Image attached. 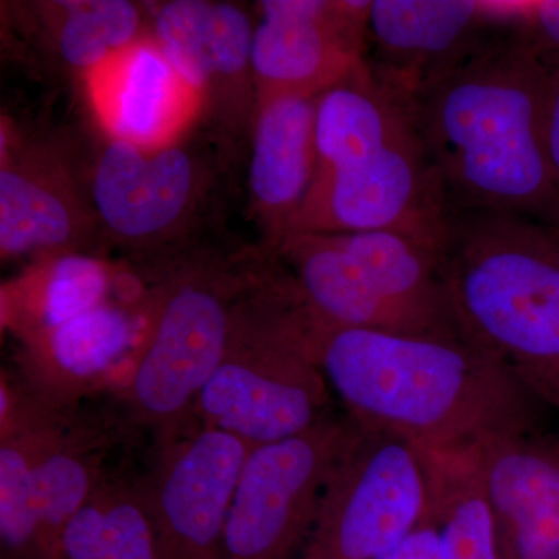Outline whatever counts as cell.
<instances>
[{
    "mask_svg": "<svg viewBox=\"0 0 559 559\" xmlns=\"http://www.w3.org/2000/svg\"><path fill=\"white\" fill-rule=\"evenodd\" d=\"M559 51L511 13L421 98L415 117L452 210L555 226L547 123Z\"/></svg>",
    "mask_w": 559,
    "mask_h": 559,
    "instance_id": "obj_1",
    "label": "cell"
},
{
    "mask_svg": "<svg viewBox=\"0 0 559 559\" xmlns=\"http://www.w3.org/2000/svg\"><path fill=\"white\" fill-rule=\"evenodd\" d=\"M314 355L356 425L429 450L543 430L550 409L513 371L462 337L320 323Z\"/></svg>",
    "mask_w": 559,
    "mask_h": 559,
    "instance_id": "obj_2",
    "label": "cell"
},
{
    "mask_svg": "<svg viewBox=\"0 0 559 559\" xmlns=\"http://www.w3.org/2000/svg\"><path fill=\"white\" fill-rule=\"evenodd\" d=\"M316 143L314 180L289 234L396 230L441 249L452 207L415 110L366 61L319 95Z\"/></svg>",
    "mask_w": 559,
    "mask_h": 559,
    "instance_id": "obj_3",
    "label": "cell"
},
{
    "mask_svg": "<svg viewBox=\"0 0 559 559\" xmlns=\"http://www.w3.org/2000/svg\"><path fill=\"white\" fill-rule=\"evenodd\" d=\"M441 272L460 337L559 412V229L452 210Z\"/></svg>",
    "mask_w": 559,
    "mask_h": 559,
    "instance_id": "obj_4",
    "label": "cell"
},
{
    "mask_svg": "<svg viewBox=\"0 0 559 559\" xmlns=\"http://www.w3.org/2000/svg\"><path fill=\"white\" fill-rule=\"evenodd\" d=\"M319 323L289 271L257 274L194 407L201 426L257 448L299 436L326 417L331 389L314 355Z\"/></svg>",
    "mask_w": 559,
    "mask_h": 559,
    "instance_id": "obj_5",
    "label": "cell"
},
{
    "mask_svg": "<svg viewBox=\"0 0 559 559\" xmlns=\"http://www.w3.org/2000/svg\"><path fill=\"white\" fill-rule=\"evenodd\" d=\"M255 277L197 264L162 290L124 384L132 417L156 430L160 444L182 436L194 415L226 353L238 301Z\"/></svg>",
    "mask_w": 559,
    "mask_h": 559,
    "instance_id": "obj_6",
    "label": "cell"
},
{
    "mask_svg": "<svg viewBox=\"0 0 559 559\" xmlns=\"http://www.w3.org/2000/svg\"><path fill=\"white\" fill-rule=\"evenodd\" d=\"M430 513L421 448L358 426L323 489L301 559H384Z\"/></svg>",
    "mask_w": 559,
    "mask_h": 559,
    "instance_id": "obj_7",
    "label": "cell"
},
{
    "mask_svg": "<svg viewBox=\"0 0 559 559\" xmlns=\"http://www.w3.org/2000/svg\"><path fill=\"white\" fill-rule=\"evenodd\" d=\"M358 426L326 415L299 436L252 448L231 502L223 559H301L334 466Z\"/></svg>",
    "mask_w": 559,
    "mask_h": 559,
    "instance_id": "obj_8",
    "label": "cell"
},
{
    "mask_svg": "<svg viewBox=\"0 0 559 559\" xmlns=\"http://www.w3.org/2000/svg\"><path fill=\"white\" fill-rule=\"evenodd\" d=\"M250 451L245 441L207 426L160 444L143 489L162 559H223L231 502Z\"/></svg>",
    "mask_w": 559,
    "mask_h": 559,
    "instance_id": "obj_9",
    "label": "cell"
},
{
    "mask_svg": "<svg viewBox=\"0 0 559 559\" xmlns=\"http://www.w3.org/2000/svg\"><path fill=\"white\" fill-rule=\"evenodd\" d=\"M252 44L257 106L319 97L366 61L370 2L263 0Z\"/></svg>",
    "mask_w": 559,
    "mask_h": 559,
    "instance_id": "obj_10",
    "label": "cell"
},
{
    "mask_svg": "<svg viewBox=\"0 0 559 559\" xmlns=\"http://www.w3.org/2000/svg\"><path fill=\"white\" fill-rule=\"evenodd\" d=\"M204 193V168L180 142L145 148L108 138L91 175L98 226L130 248H150L178 235Z\"/></svg>",
    "mask_w": 559,
    "mask_h": 559,
    "instance_id": "obj_11",
    "label": "cell"
},
{
    "mask_svg": "<svg viewBox=\"0 0 559 559\" xmlns=\"http://www.w3.org/2000/svg\"><path fill=\"white\" fill-rule=\"evenodd\" d=\"M510 13L466 0H371L366 62L415 110Z\"/></svg>",
    "mask_w": 559,
    "mask_h": 559,
    "instance_id": "obj_12",
    "label": "cell"
},
{
    "mask_svg": "<svg viewBox=\"0 0 559 559\" xmlns=\"http://www.w3.org/2000/svg\"><path fill=\"white\" fill-rule=\"evenodd\" d=\"M255 22L230 2L173 0L154 13L151 35L218 123L252 131L257 110Z\"/></svg>",
    "mask_w": 559,
    "mask_h": 559,
    "instance_id": "obj_13",
    "label": "cell"
},
{
    "mask_svg": "<svg viewBox=\"0 0 559 559\" xmlns=\"http://www.w3.org/2000/svg\"><path fill=\"white\" fill-rule=\"evenodd\" d=\"M100 229L69 160L51 146L2 130L0 253L36 260L81 253Z\"/></svg>",
    "mask_w": 559,
    "mask_h": 559,
    "instance_id": "obj_14",
    "label": "cell"
},
{
    "mask_svg": "<svg viewBox=\"0 0 559 559\" xmlns=\"http://www.w3.org/2000/svg\"><path fill=\"white\" fill-rule=\"evenodd\" d=\"M469 451L502 559H559V432L498 433Z\"/></svg>",
    "mask_w": 559,
    "mask_h": 559,
    "instance_id": "obj_15",
    "label": "cell"
},
{
    "mask_svg": "<svg viewBox=\"0 0 559 559\" xmlns=\"http://www.w3.org/2000/svg\"><path fill=\"white\" fill-rule=\"evenodd\" d=\"M83 81L106 135L145 148L180 142L204 110L201 95L173 68L151 33Z\"/></svg>",
    "mask_w": 559,
    "mask_h": 559,
    "instance_id": "obj_16",
    "label": "cell"
},
{
    "mask_svg": "<svg viewBox=\"0 0 559 559\" xmlns=\"http://www.w3.org/2000/svg\"><path fill=\"white\" fill-rule=\"evenodd\" d=\"M318 98L286 95L257 106L249 189L271 250L289 234L314 180Z\"/></svg>",
    "mask_w": 559,
    "mask_h": 559,
    "instance_id": "obj_17",
    "label": "cell"
},
{
    "mask_svg": "<svg viewBox=\"0 0 559 559\" xmlns=\"http://www.w3.org/2000/svg\"><path fill=\"white\" fill-rule=\"evenodd\" d=\"M146 333L131 308L105 300L50 330L25 337L27 385L58 409L106 380L128 358L138 359Z\"/></svg>",
    "mask_w": 559,
    "mask_h": 559,
    "instance_id": "obj_18",
    "label": "cell"
},
{
    "mask_svg": "<svg viewBox=\"0 0 559 559\" xmlns=\"http://www.w3.org/2000/svg\"><path fill=\"white\" fill-rule=\"evenodd\" d=\"M323 325L425 334L378 293L358 261L330 234L297 231L272 250Z\"/></svg>",
    "mask_w": 559,
    "mask_h": 559,
    "instance_id": "obj_19",
    "label": "cell"
},
{
    "mask_svg": "<svg viewBox=\"0 0 559 559\" xmlns=\"http://www.w3.org/2000/svg\"><path fill=\"white\" fill-rule=\"evenodd\" d=\"M330 235L358 261L378 293L423 333L460 337L444 289L441 249L396 230Z\"/></svg>",
    "mask_w": 559,
    "mask_h": 559,
    "instance_id": "obj_20",
    "label": "cell"
},
{
    "mask_svg": "<svg viewBox=\"0 0 559 559\" xmlns=\"http://www.w3.org/2000/svg\"><path fill=\"white\" fill-rule=\"evenodd\" d=\"M55 57L86 76L151 33L146 9L128 0H64L33 5Z\"/></svg>",
    "mask_w": 559,
    "mask_h": 559,
    "instance_id": "obj_21",
    "label": "cell"
},
{
    "mask_svg": "<svg viewBox=\"0 0 559 559\" xmlns=\"http://www.w3.org/2000/svg\"><path fill=\"white\" fill-rule=\"evenodd\" d=\"M105 439L72 421L40 459L35 477L36 559H57L73 518L103 480Z\"/></svg>",
    "mask_w": 559,
    "mask_h": 559,
    "instance_id": "obj_22",
    "label": "cell"
},
{
    "mask_svg": "<svg viewBox=\"0 0 559 559\" xmlns=\"http://www.w3.org/2000/svg\"><path fill=\"white\" fill-rule=\"evenodd\" d=\"M421 450L428 463L441 559H502L495 521L469 447Z\"/></svg>",
    "mask_w": 559,
    "mask_h": 559,
    "instance_id": "obj_23",
    "label": "cell"
},
{
    "mask_svg": "<svg viewBox=\"0 0 559 559\" xmlns=\"http://www.w3.org/2000/svg\"><path fill=\"white\" fill-rule=\"evenodd\" d=\"M57 559H162L143 481L103 477L66 528Z\"/></svg>",
    "mask_w": 559,
    "mask_h": 559,
    "instance_id": "obj_24",
    "label": "cell"
},
{
    "mask_svg": "<svg viewBox=\"0 0 559 559\" xmlns=\"http://www.w3.org/2000/svg\"><path fill=\"white\" fill-rule=\"evenodd\" d=\"M39 264L3 294L25 337L50 330L108 300L110 271L100 260L64 253Z\"/></svg>",
    "mask_w": 559,
    "mask_h": 559,
    "instance_id": "obj_25",
    "label": "cell"
},
{
    "mask_svg": "<svg viewBox=\"0 0 559 559\" xmlns=\"http://www.w3.org/2000/svg\"><path fill=\"white\" fill-rule=\"evenodd\" d=\"M70 415L0 440L2 559H36L35 477L40 459L68 428Z\"/></svg>",
    "mask_w": 559,
    "mask_h": 559,
    "instance_id": "obj_26",
    "label": "cell"
},
{
    "mask_svg": "<svg viewBox=\"0 0 559 559\" xmlns=\"http://www.w3.org/2000/svg\"><path fill=\"white\" fill-rule=\"evenodd\" d=\"M384 559H441L439 528L432 513Z\"/></svg>",
    "mask_w": 559,
    "mask_h": 559,
    "instance_id": "obj_27",
    "label": "cell"
},
{
    "mask_svg": "<svg viewBox=\"0 0 559 559\" xmlns=\"http://www.w3.org/2000/svg\"><path fill=\"white\" fill-rule=\"evenodd\" d=\"M524 16L533 33L559 51V2L532 3L525 7Z\"/></svg>",
    "mask_w": 559,
    "mask_h": 559,
    "instance_id": "obj_28",
    "label": "cell"
},
{
    "mask_svg": "<svg viewBox=\"0 0 559 559\" xmlns=\"http://www.w3.org/2000/svg\"><path fill=\"white\" fill-rule=\"evenodd\" d=\"M547 151H549L551 180H554L555 190V212H557L555 227L559 229V80L550 103L549 123H547Z\"/></svg>",
    "mask_w": 559,
    "mask_h": 559,
    "instance_id": "obj_29",
    "label": "cell"
}]
</instances>
